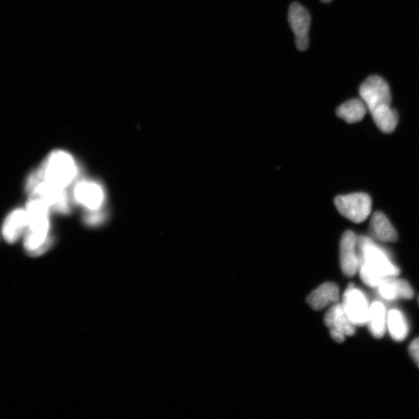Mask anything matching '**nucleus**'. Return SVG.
<instances>
[{"label": "nucleus", "instance_id": "dca6fc26", "mask_svg": "<svg viewBox=\"0 0 419 419\" xmlns=\"http://www.w3.org/2000/svg\"><path fill=\"white\" fill-rule=\"evenodd\" d=\"M386 308L382 302L375 301L370 306L368 325L372 336L382 338L387 326Z\"/></svg>", "mask_w": 419, "mask_h": 419}, {"label": "nucleus", "instance_id": "20e7f679", "mask_svg": "<svg viewBox=\"0 0 419 419\" xmlns=\"http://www.w3.org/2000/svg\"><path fill=\"white\" fill-rule=\"evenodd\" d=\"M335 205L341 215L356 224L366 221L372 211V200L364 193L338 196L335 199Z\"/></svg>", "mask_w": 419, "mask_h": 419}, {"label": "nucleus", "instance_id": "a211bd4d", "mask_svg": "<svg viewBox=\"0 0 419 419\" xmlns=\"http://www.w3.org/2000/svg\"><path fill=\"white\" fill-rule=\"evenodd\" d=\"M387 325L391 336L395 341L405 340L408 335L409 324L407 318L399 309H392L387 313Z\"/></svg>", "mask_w": 419, "mask_h": 419}, {"label": "nucleus", "instance_id": "4468645a", "mask_svg": "<svg viewBox=\"0 0 419 419\" xmlns=\"http://www.w3.org/2000/svg\"><path fill=\"white\" fill-rule=\"evenodd\" d=\"M370 238L382 243H394L398 240L397 231L382 212H377L372 216L370 223Z\"/></svg>", "mask_w": 419, "mask_h": 419}, {"label": "nucleus", "instance_id": "ddd939ff", "mask_svg": "<svg viewBox=\"0 0 419 419\" xmlns=\"http://www.w3.org/2000/svg\"><path fill=\"white\" fill-rule=\"evenodd\" d=\"M380 297L388 301L397 299L409 300L414 297L413 287L405 279L388 277L377 287Z\"/></svg>", "mask_w": 419, "mask_h": 419}, {"label": "nucleus", "instance_id": "f03ea898", "mask_svg": "<svg viewBox=\"0 0 419 419\" xmlns=\"http://www.w3.org/2000/svg\"><path fill=\"white\" fill-rule=\"evenodd\" d=\"M358 250L360 258V273L362 281L372 289H377L383 279L398 277L400 269L393 262L391 256L374 239L358 238Z\"/></svg>", "mask_w": 419, "mask_h": 419}, {"label": "nucleus", "instance_id": "412c9836", "mask_svg": "<svg viewBox=\"0 0 419 419\" xmlns=\"http://www.w3.org/2000/svg\"><path fill=\"white\" fill-rule=\"evenodd\" d=\"M332 1V0H321V2L323 4H329Z\"/></svg>", "mask_w": 419, "mask_h": 419}, {"label": "nucleus", "instance_id": "39448f33", "mask_svg": "<svg viewBox=\"0 0 419 419\" xmlns=\"http://www.w3.org/2000/svg\"><path fill=\"white\" fill-rule=\"evenodd\" d=\"M360 95L370 113L380 106L391 104L389 85L383 78L378 75L370 76L363 83Z\"/></svg>", "mask_w": 419, "mask_h": 419}, {"label": "nucleus", "instance_id": "f257e3e1", "mask_svg": "<svg viewBox=\"0 0 419 419\" xmlns=\"http://www.w3.org/2000/svg\"><path fill=\"white\" fill-rule=\"evenodd\" d=\"M26 211L28 225L25 233L23 247L33 257L40 256L50 250L53 238L50 235L51 209L44 200L36 193L29 194Z\"/></svg>", "mask_w": 419, "mask_h": 419}, {"label": "nucleus", "instance_id": "f3484780", "mask_svg": "<svg viewBox=\"0 0 419 419\" xmlns=\"http://www.w3.org/2000/svg\"><path fill=\"white\" fill-rule=\"evenodd\" d=\"M370 114L377 127L384 133H391L397 128L399 116L391 105L380 106Z\"/></svg>", "mask_w": 419, "mask_h": 419}, {"label": "nucleus", "instance_id": "4be33fe9", "mask_svg": "<svg viewBox=\"0 0 419 419\" xmlns=\"http://www.w3.org/2000/svg\"><path fill=\"white\" fill-rule=\"evenodd\" d=\"M418 300H419V298H418Z\"/></svg>", "mask_w": 419, "mask_h": 419}, {"label": "nucleus", "instance_id": "9d476101", "mask_svg": "<svg viewBox=\"0 0 419 419\" xmlns=\"http://www.w3.org/2000/svg\"><path fill=\"white\" fill-rule=\"evenodd\" d=\"M31 193L40 196L49 205L51 211L52 210L62 214L69 213L70 202L66 189L41 180Z\"/></svg>", "mask_w": 419, "mask_h": 419}, {"label": "nucleus", "instance_id": "2eb2a0df", "mask_svg": "<svg viewBox=\"0 0 419 419\" xmlns=\"http://www.w3.org/2000/svg\"><path fill=\"white\" fill-rule=\"evenodd\" d=\"M339 299V289L334 283H325L318 286L307 298L308 304L316 310H322Z\"/></svg>", "mask_w": 419, "mask_h": 419}, {"label": "nucleus", "instance_id": "aec40b11", "mask_svg": "<svg viewBox=\"0 0 419 419\" xmlns=\"http://www.w3.org/2000/svg\"><path fill=\"white\" fill-rule=\"evenodd\" d=\"M409 353L419 368V339L413 341L409 346Z\"/></svg>", "mask_w": 419, "mask_h": 419}, {"label": "nucleus", "instance_id": "423d86ee", "mask_svg": "<svg viewBox=\"0 0 419 419\" xmlns=\"http://www.w3.org/2000/svg\"><path fill=\"white\" fill-rule=\"evenodd\" d=\"M346 314L357 326L368 324L370 305L367 297L353 285H349L344 295L343 304Z\"/></svg>", "mask_w": 419, "mask_h": 419}, {"label": "nucleus", "instance_id": "1a4fd4ad", "mask_svg": "<svg viewBox=\"0 0 419 419\" xmlns=\"http://www.w3.org/2000/svg\"><path fill=\"white\" fill-rule=\"evenodd\" d=\"M324 324L329 329L332 339L339 344L343 343L346 336L355 333L356 325L349 320L341 304L333 305L328 310Z\"/></svg>", "mask_w": 419, "mask_h": 419}, {"label": "nucleus", "instance_id": "9b49d317", "mask_svg": "<svg viewBox=\"0 0 419 419\" xmlns=\"http://www.w3.org/2000/svg\"><path fill=\"white\" fill-rule=\"evenodd\" d=\"M73 197L79 203L92 212L97 211L104 200V193L99 184L87 181L76 183Z\"/></svg>", "mask_w": 419, "mask_h": 419}, {"label": "nucleus", "instance_id": "f8f14e48", "mask_svg": "<svg viewBox=\"0 0 419 419\" xmlns=\"http://www.w3.org/2000/svg\"><path fill=\"white\" fill-rule=\"evenodd\" d=\"M28 215L26 209L17 208L7 215L4 221L2 234L8 244H14L27 230Z\"/></svg>", "mask_w": 419, "mask_h": 419}, {"label": "nucleus", "instance_id": "6e6552de", "mask_svg": "<svg viewBox=\"0 0 419 419\" xmlns=\"http://www.w3.org/2000/svg\"><path fill=\"white\" fill-rule=\"evenodd\" d=\"M358 238L352 231H347L340 242V262L341 270L347 277L354 276L359 271L360 258Z\"/></svg>", "mask_w": 419, "mask_h": 419}, {"label": "nucleus", "instance_id": "6ab92c4d", "mask_svg": "<svg viewBox=\"0 0 419 419\" xmlns=\"http://www.w3.org/2000/svg\"><path fill=\"white\" fill-rule=\"evenodd\" d=\"M367 111L368 108L361 99H352L340 105L337 108L336 114L346 123H355L363 119Z\"/></svg>", "mask_w": 419, "mask_h": 419}, {"label": "nucleus", "instance_id": "7ed1b4c3", "mask_svg": "<svg viewBox=\"0 0 419 419\" xmlns=\"http://www.w3.org/2000/svg\"><path fill=\"white\" fill-rule=\"evenodd\" d=\"M37 172L42 181L66 189L75 181L79 171L71 154L56 150L44 160Z\"/></svg>", "mask_w": 419, "mask_h": 419}, {"label": "nucleus", "instance_id": "0eeeda50", "mask_svg": "<svg viewBox=\"0 0 419 419\" xmlns=\"http://www.w3.org/2000/svg\"><path fill=\"white\" fill-rule=\"evenodd\" d=\"M289 21L295 35V44L299 51H306L309 45L310 16L304 6L298 3L291 5Z\"/></svg>", "mask_w": 419, "mask_h": 419}]
</instances>
